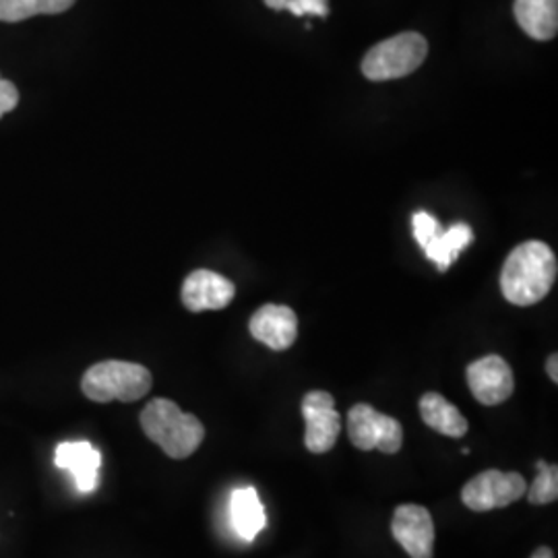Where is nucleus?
<instances>
[{
	"label": "nucleus",
	"mask_w": 558,
	"mask_h": 558,
	"mask_svg": "<svg viewBox=\"0 0 558 558\" xmlns=\"http://www.w3.org/2000/svg\"><path fill=\"white\" fill-rule=\"evenodd\" d=\"M141 428L172 459L191 458L205 439L201 420L182 412L170 399H151L141 412Z\"/></svg>",
	"instance_id": "f03ea898"
},
{
	"label": "nucleus",
	"mask_w": 558,
	"mask_h": 558,
	"mask_svg": "<svg viewBox=\"0 0 558 558\" xmlns=\"http://www.w3.org/2000/svg\"><path fill=\"white\" fill-rule=\"evenodd\" d=\"M557 271L553 248L539 240H527L505 260L500 274L502 296L515 306H532L553 290Z\"/></svg>",
	"instance_id": "f257e3e1"
},
{
	"label": "nucleus",
	"mask_w": 558,
	"mask_h": 558,
	"mask_svg": "<svg viewBox=\"0 0 558 558\" xmlns=\"http://www.w3.org/2000/svg\"><path fill=\"white\" fill-rule=\"evenodd\" d=\"M515 20L534 40H553L558 32V0H515Z\"/></svg>",
	"instance_id": "ddd939ff"
},
{
	"label": "nucleus",
	"mask_w": 558,
	"mask_h": 558,
	"mask_svg": "<svg viewBox=\"0 0 558 558\" xmlns=\"http://www.w3.org/2000/svg\"><path fill=\"white\" fill-rule=\"evenodd\" d=\"M54 463L73 476L83 495H92L100 486L101 453L89 440L60 442L54 451Z\"/></svg>",
	"instance_id": "9b49d317"
},
{
	"label": "nucleus",
	"mask_w": 558,
	"mask_h": 558,
	"mask_svg": "<svg viewBox=\"0 0 558 558\" xmlns=\"http://www.w3.org/2000/svg\"><path fill=\"white\" fill-rule=\"evenodd\" d=\"M230 513H232V525H234L236 534L246 542L257 538V534L265 527V521H267L259 495L251 486L234 490L232 502H230Z\"/></svg>",
	"instance_id": "2eb2a0df"
},
{
	"label": "nucleus",
	"mask_w": 558,
	"mask_h": 558,
	"mask_svg": "<svg viewBox=\"0 0 558 558\" xmlns=\"http://www.w3.org/2000/svg\"><path fill=\"white\" fill-rule=\"evenodd\" d=\"M472 240H474V232L468 223H453L451 228L440 230L439 236L430 240L424 253L439 267L440 271H447L458 260L459 253L472 244Z\"/></svg>",
	"instance_id": "dca6fc26"
},
{
	"label": "nucleus",
	"mask_w": 558,
	"mask_h": 558,
	"mask_svg": "<svg viewBox=\"0 0 558 558\" xmlns=\"http://www.w3.org/2000/svg\"><path fill=\"white\" fill-rule=\"evenodd\" d=\"M236 296V286L209 269H197L182 283V304L191 313L221 311Z\"/></svg>",
	"instance_id": "9d476101"
},
{
	"label": "nucleus",
	"mask_w": 558,
	"mask_h": 558,
	"mask_svg": "<svg viewBox=\"0 0 558 558\" xmlns=\"http://www.w3.org/2000/svg\"><path fill=\"white\" fill-rule=\"evenodd\" d=\"M251 336L267 348L281 352L292 348L299 338V319L290 306L265 304L248 323Z\"/></svg>",
	"instance_id": "f8f14e48"
},
{
	"label": "nucleus",
	"mask_w": 558,
	"mask_h": 558,
	"mask_svg": "<svg viewBox=\"0 0 558 558\" xmlns=\"http://www.w3.org/2000/svg\"><path fill=\"white\" fill-rule=\"evenodd\" d=\"M530 505H548L558 499V468L546 461H538V476L530 490H525Z\"/></svg>",
	"instance_id": "a211bd4d"
},
{
	"label": "nucleus",
	"mask_w": 558,
	"mask_h": 558,
	"mask_svg": "<svg viewBox=\"0 0 558 558\" xmlns=\"http://www.w3.org/2000/svg\"><path fill=\"white\" fill-rule=\"evenodd\" d=\"M73 4L75 0H0V21L17 23L36 15H59Z\"/></svg>",
	"instance_id": "f3484780"
},
{
	"label": "nucleus",
	"mask_w": 558,
	"mask_h": 558,
	"mask_svg": "<svg viewBox=\"0 0 558 558\" xmlns=\"http://www.w3.org/2000/svg\"><path fill=\"white\" fill-rule=\"evenodd\" d=\"M151 373L137 362L106 360L94 364L81 379V389L85 398L98 403L108 401H137L145 398L151 389Z\"/></svg>",
	"instance_id": "7ed1b4c3"
},
{
	"label": "nucleus",
	"mask_w": 558,
	"mask_h": 558,
	"mask_svg": "<svg viewBox=\"0 0 558 558\" xmlns=\"http://www.w3.org/2000/svg\"><path fill=\"white\" fill-rule=\"evenodd\" d=\"M302 416L306 420V449L311 453H327L336 447L341 433V418L336 401L327 391H311L302 399Z\"/></svg>",
	"instance_id": "0eeeda50"
},
{
	"label": "nucleus",
	"mask_w": 558,
	"mask_h": 558,
	"mask_svg": "<svg viewBox=\"0 0 558 558\" xmlns=\"http://www.w3.org/2000/svg\"><path fill=\"white\" fill-rule=\"evenodd\" d=\"M391 532L399 546L412 558H433L435 521L422 505H399L391 521Z\"/></svg>",
	"instance_id": "6e6552de"
},
{
	"label": "nucleus",
	"mask_w": 558,
	"mask_h": 558,
	"mask_svg": "<svg viewBox=\"0 0 558 558\" xmlns=\"http://www.w3.org/2000/svg\"><path fill=\"white\" fill-rule=\"evenodd\" d=\"M525 490H527V484L518 472L486 470L463 486L461 500L468 509L484 513V511L513 505L525 495Z\"/></svg>",
	"instance_id": "423d86ee"
},
{
	"label": "nucleus",
	"mask_w": 558,
	"mask_h": 558,
	"mask_svg": "<svg viewBox=\"0 0 558 558\" xmlns=\"http://www.w3.org/2000/svg\"><path fill=\"white\" fill-rule=\"evenodd\" d=\"M348 435L356 449H379L387 456L398 453L403 445V428L398 420L379 414L368 403H356L348 412Z\"/></svg>",
	"instance_id": "39448f33"
},
{
	"label": "nucleus",
	"mask_w": 558,
	"mask_h": 558,
	"mask_svg": "<svg viewBox=\"0 0 558 558\" xmlns=\"http://www.w3.org/2000/svg\"><path fill=\"white\" fill-rule=\"evenodd\" d=\"M546 373H548V377L553 379V383H558V356L557 354H553L548 362H546Z\"/></svg>",
	"instance_id": "4be33fe9"
},
{
	"label": "nucleus",
	"mask_w": 558,
	"mask_h": 558,
	"mask_svg": "<svg viewBox=\"0 0 558 558\" xmlns=\"http://www.w3.org/2000/svg\"><path fill=\"white\" fill-rule=\"evenodd\" d=\"M420 416L428 428L451 439H461L470 430L468 420L463 418L458 408L435 391L424 393V398L420 399Z\"/></svg>",
	"instance_id": "4468645a"
},
{
	"label": "nucleus",
	"mask_w": 558,
	"mask_h": 558,
	"mask_svg": "<svg viewBox=\"0 0 558 558\" xmlns=\"http://www.w3.org/2000/svg\"><path fill=\"white\" fill-rule=\"evenodd\" d=\"M468 385L482 405H499L513 396L515 379L511 366L500 356H484L468 366Z\"/></svg>",
	"instance_id": "1a4fd4ad"
},
{
	"label": "nucleus",
	"mask_w": 558,
	"mask_h": 558,
	"mask_svg": "<svg viewBox=\"0 0 558 558\" xmlns=\"http://www.w3.org/2000/svg\"><path fill=\"white\" fill-rule=\"evenodd\" d=\"M532 558H555V553H553L548 546H542V548H538V550L532 555Z\"/></svg>",
	"instance_id": "5701e85b"
},
{
	"label": "nucleus",
	"mask_w": 558,
	"mask_h": 558,
	"mask_svg": "<svg viewBox=\"0 0 558 558\" xmlns=\"http://www.w3.org/2000/svg\"><path fill=\"white\" fill-rule=\"evenodd\" d=\"M428 54V41L416 32H403L383 40L362 60V73L371 81H391L414 73Z\"/></svg>",
	"instance_id": "20e7f679"
},
{
	"label": "nucleus",
	"mask_w": 558,
	"mask_h": 558,
	"mask_svg": "<svg viewBox=\"0 0 558 558\" xmlns=\"http://www.w3.org/2000/svg\"><path fill=\"white\" fill-rule=\"evenodd\" d=\"M412 230H414V239H416L420 246L426 248L430 244V240L439 236L442 226H440V221L435 216H430L426 211H418L412 218Z\"/></svg>",
	"instance_id": "aec40b11"
},
{
	"label": "nucleus",
	"mask_w": 558,
	"mask_h": 558,
	"mask_svg": "<svg viewBox=\"0 0 558 558\" xmlns=\"http://www.w3.org/2000/svg\"><path fill=\"white\" fill-rule=\"evenodd\" d=\"M17 104H20V89L15 87V83L0 77V119L13 112Z\"/></svg>",
	"instance_id": "412c9836"
},
{
	"label": "nucleus",
	"mask_w": 558,
	"mask_h": 558,
	"mask_svg": "<svg viewBox=\"0 0 558 558\" xmlns=\"http://www.w3.org/2000/svg\"><path fill=\"white\" fill-rule=\"evenodd\" d=\"M265 4L274 11H290L296 17H304V15L327 17L329 15L327 0H265Z\"/></svg>",
	"instance_id": "6ab92c4d"
}]
</instances>
